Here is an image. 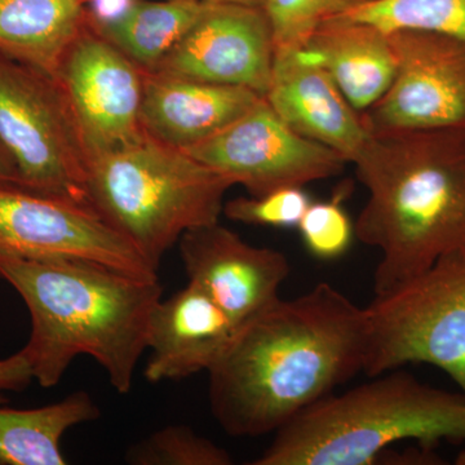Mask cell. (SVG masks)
Here are the masks:
<instances>
[{
	"label": "cell",
	"mask_w": 465,
	"mask_h": 465,
	"mask_svg": "<svg viewBox=\"0 0 465 465\" xmlns=\"http://www.w3.org/2000/svg\"><path fill=\"white\" fill-rule=\"evenodd\" d=\"M366 349V308L317 283L238 330L208 372L211 411L232 437L275 433L363 371Z\"/></svg>",
	"instance_id": "obj_1"
},
{
	"label": "cell",
	"mask_w": 465,
	"mask_h": 465,
	"mask_svg": "<svg viewBox=\"0 0 465 465\" xmlns=\"http://www.w3.org/2000/svg\"><path fill=\"white\" fill-rule=\"evenodd\" d=\"M0 278L32 318L25 354L34 381L56 387L79 356L94 358L119 394L134 387L146 351L158 277H142L84 260L0 259Z\"/></svg>",
	"instance_id": "obj_2"
},
{
	"label": "cell",
	"mask_w": 465,
	"mask_h": 465,
	"mask_svg": "<svg viewBox=\"0 0 465 465\" xmlns=\"http://www.w3.org/2000/svg\"><path fill=\"white\" fill-rule=\"evenodd\" d=\"M351 164L367 191L356 237L381 252L374 293L465 247V125L370 134Z\"/></svg>",
	"instance_id": "obj_3"
},
{
	"label": "cell",
	"mask_w": 465,
	"mask_h": 465,
	"mask_svg": "<svg viewBox=\"0 0 465 465\" xmlns=\"http://www.w3.org/2000/svg\"><path fill=\"white\" fill-rule=\"evenodd\" d=\"M465 442V396L391 370L330 394L274 433L253 465H369L401 440Z\"/></svg>",
	"instance_id": "obj_4"
},
{
	"label": "cell",
	"mask_w": 465,
	"mask_h": 465,
	"mask_svg": "<svg viewBox=\"0 0 465 465\" xmlns=\"http://www.w3.org/2000/svg\"><path fill=\"white\" fill-rule=\"evenodd\" d=\"M232 186L224 174L149 136L88 163L92 210L157 269L186 232L219 223Z\"/></svg>",
	"instance_id": "obj_5"
},
{
	"label": "cell",
	"mask_w": 465,
	"mask_h": 465,
	"mask_svg": "<svg viewBox=\"0 0 465 465\" xmlns=\"http://www.w3.org/2000/svg\"><path fill=\"white\" fill-rule=\"evenodd\" d=\"M363 371L370 378L409 363L442 370L465 396V247L367 305Z\"/></svg>",
	"instance_id": "obj_6"
},
{
	"label": "cell",
	"mask_w": 465,
	"mask_h": 465,
	"mask_svg": "<svg viewBox=\"0 0 465 465\" xmlns=\"http://www.w3.org/2000/svg\"><path fill=\"white\" fill-rule=\"evenodd\" d=\"M0 143L16 163L24 189L91 207L90 161L60 84L3 54Z\"/></svg>",
	"instance_id": "obj_7"
},
{
	"label": "cell",
	"mask_w": 465,
	"mask_h": 465,
	"mask_svg": "<svg viewBox=\"0 0 465 465\" xmlns=\"http://www.w3.org/2000/svg\"><path fill=\"white\" fill-rule=\"evenodd\" d=\"M183 152L255 197L322 182L341 174L348 164L335 150L291 130L264 97L222 131Z\"/></svg>",
	"instance_id": "obj_8"
},
{
	"label": "cell",
	"mask_w": 465,
	"mask_h": 465,
	"mask_svg": "<svg viewBox=\"0 0 465 465\" xmlns=\"http://www.w3.org/2000/svg\"><path fill=\"white\" fill-rule=\"evenodd\" d=\"M3 258L84 260L158 277V269L91 207L18 186H0Z\"/></svg>",
	"instance_id": "obj_9"
},
{
	"label": "cell",
	"mask_w": 465,
	"mask_h": 465,
	"mask_svg": "<svg viewBox=\"0 0 465 465\" xmlns=\"http://www.w3.org/2000/svg\"><path fill=\"white\" fill-rule=\"evenodd\" d=\"M56 81L88 161L146 136L142 124L145 70L88 24L66 52Z\"/></svg>",
	"instance_id": "obj_10"
},
{
	"label": "cell",
	"mask_w": 465,
	"mask_h": 465,
	"mask_svg": "<svg viewBox=\"0 0 465 465\" xmlns=\"http://www.w3.org/2000/svg\"><path fill=\"white\" fill-rule=\"evenodd\" d=\"M397 74L361 113L370 134L465 125V41L421 30L390 32Z\"/></svg>",
	"instance_id": "obj_11"
},
{
	"label": "cell",
	"mask_w": 465,
	"mask_h": 465,
	"mask_svg": "<svg viewBox=\"0 0 465 465\" xmlns=\"http://www.w3.org/2000/svg\"><path fill=\"white\" fill-rule=\"evenodd\" d=\"M274 54L264 9L206 2L194 26L153 72L250 88L264 97Z\"/></svg>",
	"instance_id": "obj_12"
},
{
	"label": "cell",
	"mask_w": 465,
	"mask_h": 465,
	"mask_svg": "<svg viewBox=\"0 0 465 465\" xmlns=\"http://www.w3.org/2000/svg\"><path fill=\"white\" fill-rule=\"evenodd\" d=\"M189 283L200 287L238 329L280 300L289 259L256 247L216 223L186 232L179 241Z\"/></svg>",
	"instance_id": "obj_13"
},
{
	"label": "cell",
	"mask_w": 465,
	"mask_h": 465,
	"mask_svg": "<svg viewBox=\"0 0 465 465\" xmlns=\"http://www.w3.org/2000/svg\"><path fill=\"white\" fill-rule=\"evenodd\" d=\"M264 99L300 136L335 150L351 163L370 133L331 76L302 48L275 51Z\"/></svg>",
	"instance_id": "obj_14"
},
{
	"label": "cell",
	"mask_w": 465,
	"mask_h": 465,
	"mask_svg": "<svg viewBox=\"0 0 465 465\" xmlns=\"http://www.w3.org/2000/svg\"><path fill=\"white\" fill-rule=\"evenodd\" d=\"M238 330L200 287L188 282L153 309L146 336V381L159 384L210 372L231 348Z\"/></svg>",
	"instance_id": "obj_15"
},
{
	"label": "cell",
	"mask_w": 465,
	"mask_h": 465,
	"mask_svg": "<svg viewBox=\"0 0 465 465\" xmlns=\"http://www.w3.org/2000/svg\"><path fill=\"white\" fill-rule=\"evenodd\" d=\"M262 99L250 88L145 72L142 124L150 139L188 150L222 131Z\"/></svg>",
	"instance_id": "obj_16"
},
{
	"label": "cell",
	"mask_w": 465,
	"mask_h": 465,
	"mask_svg": "<svg viewBox=\"0 0 465 465\" xmlns=\"http://www.w3.org/2000/svg\"><path fill=\"white\" fill-rule=\"evenodd\" d=\"M302 50L329 73L358 113L374 106L396 78L399 61L390 32L365 21H327Z\"/></svg>",
	"instance_id": "obj_17"
},
{
	"label": "cell",
	"mask_w": 465,
	"mask_h": 465,
	"mask_svg": "<svg viewBox=\"0 0 465 465\" xmlns=\"http://www.w3.org/2000/svg\"><path fill=\"white\" fill-rule=\"evenodd\" d=\"M87 24L84 0H0V54L56 79Z\"/></svg>",
	"instance_id": "obj_18"
},
{
	"label": "cell",
	"mask_w": 465,
	"mask_h": 465,
	"mask_svg": "<svg viewBox=\"0 0 465 465\" xmlns=\"http://www.w3.org/2000/svg\"><path fill=\"white\" fill-rule=\"evenodd\" d=\"M0 397V464L64 465V434L79 424L100 418V407L90 393L76 391L65 399L38 409L3 406Z\"/></svg>",
	"instance_id": "obj_19"
},
{
	"label": "cell",
	"mask_w": 465,
	"mask_h": 465,
	"mask_svg": "<svg viewBox=\"0 0 465 465\" xmlns=\"http://www.w3.org/2000/svg\"><path fill=\"white\" fill-rule=\"evenodd\" d=\"M202 0H142L116 25L101 30L145 72H153L203 14Z\"/></svg>",
	"instance_id": "obj_20"
},
{
	"label": "cell",
	"mask_w": 465,
	"mask_h": 465,
	"mask_svg": "<svg viewBox=\"0 0 465 465\" xmlns=\"http://www.w3.org/2000/svg\"><path fill=\"white\" fill-rule=\"evenodd\" d=\"M341 17L385 30H421L465 41V0H371Z\"/></svg>",
	"instance_id": "obj_21"
},
{
	"label": "cell",
	"mask_w": 465,
	"mask_h": 465,
	"mask_svg": "<svg viewBox=\"0 0 465 465\" xmlns=\"http://www.w3.org/2000/svg\"><path fill=\"white\" fill-rule=\"evenodd\" d=\"M131 465H231L232 455L222 446L185 425H168L127 450Z\"/></svg>",
	"instance_id": "obj_22"
},
{
	"label": "cell",
	"mask_w": 465,
	"mask_h": 465,
	"mask_svg": "<svg viewBox=\"0 0 465 465\" xmlns=\"http://www.w3.org/2000/svg\"><path fill=\"white\" fill-rule=\"evenodd\" d=\"M371 0H265L275 51L304 47L318 27Z\"/></svg>",
	"instance_id": "obj_23"
},
{
	"label": "cell",
	"mask_w": 465,
	"mask_h": 465,
	"mask_svg": "<svg viewBox=\"0 0 465 465\" xmlns=\"http://www.w3.org/2000/svg\"><path fill=\"white\" fill-rule=\"evenodd\" d=\"M351 191V183H341L330 200L312 201L300 220V235L313 258L330 262L351 249L356 229L344 207Z\"/></svg>",
	"instance_id": "obj_24"
},
{
	"label": "cell",
	"mask_w": 465,
	"mask_h": 465,
	"mask_svg": "<svg viewBox=\"0 0 465 465\" xmlns=\"http://www.w3.org/2000/svg\"><path fill=\"white\" fill-rule=\"evenodd\" d=\"M311 203V197L304 188H284L258 197L249 195L225 202L223 213L241 224L298 228Z\"/></svg>",
	"instance_id": "obj_25"
},
{
	"label": "cell",
	"mask_w": 465,
	"mask_h": 465,
	"mask_svg": "<svg viewBox=\"0 0 465 465\" xmlns=\"http://www.w3.org/2000/svg\"><path fill=\"white\" fill-rule=\"evenodd\" d=\"M142 0H84L88 25L96 32L124 20Z\"/></svg>",
	"instance_id": "obj_26"
},
{
	"label": "cell",
	"mask_w": 465,
	"mask_h": 465,
	"mask_svg": "<svg viewBox=\"0 0 465 465\" xmlns=\"http://www.w3.org/2000/svg\"><path fill=\"white\" fill-rule=\"evenodd\" d=\"M34 381L32 369L23 351L0 360V391H18L29 387Z\"/></svg>",
	"instance_id": "obj_27"
},
{
	"label": "cell",
	"mask_w": 465,
	"mask_h": 465,
	"mask_svg": "<svg viewBox=\"0 0 465 465\" xmlns=\"http://www.w3.org/2000/svg\"><path fill=\"white\" fill-rule=\"evenodd\" d=\"M0 186H18L23 188L16 163L0 143Z\"/></svg>",
	"instance_id": "obj_28"
},
{
	"label": "cell",
	"mask_w": 465,
	"mask_h": 465,
	"mask_svg": "<svg viewBox=\"0 0 465 465\" xmlns=\"http://www.w3.org/2000/svg\"><path fill=\"white\" fill-rule=\"evenodd\" d=\"M202 2L223 3V5H244V7H264L265 0H202Z\"/></svg>",
	"instance_id": "obj_29"
},
{
	"label": "cell",
	"mask_w": 465,
	"mask_h": 465,
	"mask_svg": "<svg viewBox=\"0 0 465 465\" xmlns=\"http://www.w3.org/2000/svg\"><path fill=\"white\" fill-rule=\"evenodd\" d=\"M455 464L465 465V450L458 455L457 460H455Z\"/></svg>",
	"instance_id": "obj_30"
}]
</instances>
